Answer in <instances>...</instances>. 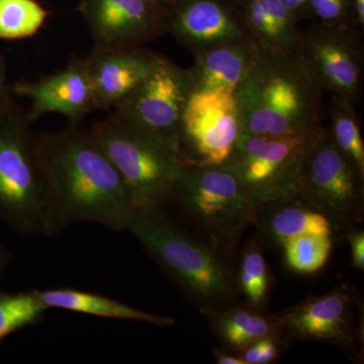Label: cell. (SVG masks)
<instances>
[{
	"label": "cell",
	"mask_w": 364,
	"mask_h": 364,
	"mask_svg": "<svg viewBox=\"0 0 364 364\" xmlns=\"http://www.w3.org/2000/svg\"><path fill=\"white\" fill-rule=\"evenodd\" d=\"M306 18L336 30L363 31L358 26L353 0H310Z\"/></svg>",
	"instance_id": "27"
},
{
	"label": "cell",
	"mask_w": 364,
	"mask_h": 364,
	"mask_svg": "<svg viewBox=\"0 0 364 364\" xmlns=\"http://www.w3.org/2000/svg\"><path fill=\"white\" fill-rule=\"evenodd\" d=\"M188 69L158 54L148 75L112 112V116L179 147L182 116L191 93Z\"/></svg>",
	"instance_id": "9"
},
{
	"label": "cell",
	"mask_w": 364,
	"mask_h": 364,
	"mask_svg": "<svg viewBox=\"0 0 364 364\" xmlns=\"http://www.w3.org/2000/svg\"><path fill=\"white\" fill-rule=\"evenodd\" d=\"M279 340L265 337L246 347L241 358L246 364L272 363L279 356Z\"/></svg>",
	"instance_id": "28"
},
{
	"label": "cell",
	"mask_w": 364,
	"mask_h": 364,
	"mask_svg": "<svg viewBox=\"0 0 364 364\" xmlns=\"http://www.w3.org/2000/svg\"><path fill=\"white\" fill-rule=\"evenodd\" d=\"M47 310L36 291L21 294L0 291V341L11 333L35 324Z\"/></svg>",
	"instance_id": "25"
},
{
	"label": "cell",
	"mask_w": 364,
	"mask_h": 364,
	"mask_svg": "<svg viewBox=\"0 0 364 364\" xmlns=\"http://www.w3.org/2000/svg\"><path fill=\"white\" fill-rule=\"evenodd\" d=\"M38 141L46 176L45 235L80 222L127 230L135 203L92 132L71 126Z\"/></svg>",
	"instance_id": "1"
},
{
	"label": "cell",
	"mask_w": 364,
	"mask_h": 364,
	"mask_svg": "<svg viewBox=\"0 0 364 364\" xmlns=\"http://www.w3.org/2000/svg\"><path fill=\"white\" fill-rule=\"evenodd\" d=\"M127 230L205 311L233 298V279L220 256L184 233L160 205L136 208Z\"/></svg>",
	"instance_id": "3"
},
{
	"label": "cell",
	"mask_w": 364,
	"mask_h": 364,
	"mask_svg": "<svg viewBox=\"0 0 364 364\" xmlns=\"http://www.w3.org/2000/svg\"><path fill=\"white\" fill-rule=\"evenodd\" d=\"M242 133L235 93L193 91L182 116L179 147L186 164L221 166Z\"/></svg>",
	"instance_id": "11"
},
{
	"label": "cell",
	"mask_w": 364,
	"mask_h": 364,
	"mask_svg": "<svg viewBox=\"0 0 364 364\" xmlns=\"http://www.w3.org/2000/svg\"><path fill=\"white\" fill-rule=\"evenodd\" d=\"M169 198L213 244L227 249L236 245L258 208L238 179L221 166L184 165Z\"/></svg>",
	"instance_id": "7"
},
{
	"label": "cell",
	"mask_w": 364,
	"mask_h": 364,
	"mask_svg": "<svg viewBox=\"0 0 364 364\" xmlns=\"http://www.w3.org/2000/svg\"><path fill=\"white\" fill-rule=\"evenodd\" d=\"M260 46L251 37L218 46L196 55L188 69L193 91H236L259 61Z\"/></svg>",
	"instance_id": "17"
},
{
	"label": "cell",
	"mask_w": 364,
	"mask_h": 364,
	"mask_svg": "<svg viewBox=\"0 0 364 364\" xmlns=\"http://www.w3.org/2000/svg\"><path fill=\"white\" fill-rule=\"evenodd\" d=\"M355 6L356 18L359 28L363 30L364 26V0H353Z\"/></svg>",
	"instance_id": "33"
},
{
	"label": "cell",
	"mask_w": 364,
	"mask_h": 364,
	"mask_svg": "<svg viewBox=\"0 0 364 364\" xmlns=\"http://www.w3.org/2000/svg\"><path fill=\"white\" fill-rule=\"evenodd\" d=\"M239 284L242 293L253 308L264 303L268 289L267 262L257 249H249L242 258Z\"/></svg>",
	"instance_id": "26"
},
{
	"label": "cell",
	"mask_w": 364,
	"mask_h": 364,
	"mask_svg": "<svg viewBox=\"0 0 364 364\" xmlns=\"http://www.w3.org/2000/svg\"><path fill=\"white\" fill-rule=\"evenodd\" d=\"M249 35L263 51L291 53L299 38V21L280 0H235Z\"/></svg>",
	"instance_id": "18"
},
{
	"label": "cell",
	"mask_w": 364,
	"mask_h": 364,
	"mask_svg": "<svg viewBox=\"0 0 364 364\" xmlns=\"http://www.w3.org/2000/svg\"><path fill=\"white\" fill-rule=\"evenodd\" d=\"M353 294L346 287L314 296L277 318L282 335L301 341L328 342L351 347L358 339L354 326Z\"/></svg>",
	"instance_id": "14"
},
{
	"label": "cell",
	"mask_w": 364,
	"mask_h": 364,
	"mask_svg": "<svg viewBox=\"0 0 364 364\" xmlns=\"http://www.w3.org/2000/svg\"><path fill=\"white\" fill-rule=\"evenodd\" d=\"M298 198L332 225L363 219L364 173L337 147L326 128L304 162Z\"/></svg>",
	"instance_id": "8"
},
{
	"label": "cell",
	"mask_w": 364,
	"mask_h": 364,
	"mask_svg": "<svg viewBox=\"0 0 364 364\" xmlns=\"http://www.w3.org/2000/svg\"><path fill=\"white\" fill-rule=\"evenodd\" d=\"M310 0H280L296 21L306 20Z\"/></svg>",
	"instance_id": "30"
},
{
	"label": "cell",
	"mask_w": 364,
	"mask_h": 364,
	"mask_svg": "<svg viewBox=\"0 0 364 364\" xmlns=\"http://www.w3.org/2000/svg\"><path fill=\"white\" fill-rule=\"evenodd\" d=\"M348 241L351 248L352 264L356 269L364 270V233L363 231L354 232L348 235Z\"/></svg>",
	"instance_id": "29"
},
{
	"label": "cell",
	"mask_w": 364,
	"mask_h": 364,
	"mask_svg": "<svg viewBox=\"0 0 364 364\" xmlns=\"http://www.w3.org/2000/svg\"><path fill=\"white\" fill-rule=\"evenodd\" d=\"M323 93L294 52L262 50L235 91L242 133L282 136L318 126Z\"/></svg>",
	"instance_id": "2"
},
{
	"label": "cell",
	"mask_w": 364,
	"mask_h": 364,
	"mask_svg": "<svg viewBox=\"0 0 364 364\" xmlns=\"http://www.w3.org/2000/svg\"><path fill=\"white\" fill-rule=\"evenodd\" d=\"M16 92L28 98V121H37L46 114H62L76 126L88 114L97 109L85 58H74L64 70L44 76L33 82L16 86Z\"/></svg>",
	"instance_id": "15"
},
{
	"label": "cell",
	"mask_w": 364,
	"mask_h": 364,
	"mask_svg": "<svg viewBox=\"0 0 364 364\" xmlns=\"http://www.w3.org/2000/svg\"><path fill=\"white\" fill-rule=\"evenodd\" d=\"M159 1H161L162 4H165V6H170V4H172V2L174 1V0H159Z\"/></svg>",
	"instance_id": "34"
},
{
	"label": "cell",
	"mask_w": 364,
	"mask_h": 364,
	"mask_svg": "<svg viewBox=\"0 0 364 364\" xmlns=\"http://www.w3.org/2000/svg\"><path fill=\"white\" fill-rule=\"evenodd\" d=\"M166 33L193 56L251 37L235 0H174L167 11Z\"/></svg>",
	"instance_id": "13"
},
{
	"label": "cell",
	"mask_w": 364,
	"mask_h": 364,
	"mask_svg": "<svg viewBox=\"0 0 364 364\" xmlns=\"http://www.w3.org/2000/svg\"><path fill=\"white\" fill-rule=\"evenodd\" d=\"M48 16L36 0H0V39L32 37L44 26Z\"/></svg>",
	"instance_id": "23"
},
{
	"label": "cell",
	"mask_w": 364,
	"mask_h": 364,
	"mask_svg": "<svg viewBox=\"0 0 364 364\" xmlns=\"http://www.w3.org/2000/svg\"><path fill=\"white\" fill-rule=\"evenodd\" d=\"M217 336L230 348L243 351L249 345L265 337L279 340L280 331L277 318L265 317L246 308L205 311Z\"/></svg>",
	"instance_id": "21"
},
{
	"label": "cell",
	"mask_w": 364,
	"mask_h": 364,
	"mask_svg": "<svg viewBox=\"0 0 364 364\" xmlns=\"http://www.w3.org/2000/svg\"><path fill=\"white\" fill-rule=\"evenodd\" d=\"M324 130L321 124L282 136L241 133L221 167L238 179L257 207L289 202L298 198L304 162Z\"/></svg>",
	"instance_id": "4"
},
{
	"label": "cell",
	"mask_w": 364,
	"mask_h": 364,
	"mask_svg": "<svg viewBox=\"0 0 364 364\" xmlns=\"http://www.w3.org/2000/svg\"><path fill=\"white\" fill-rule=\"evenodd\" d=\"M261 232L282 246L294 237L305 234L331 235L332 223L317 210L296 198L289 202L261 205L256 210Z\"/></svg>",
	"instance_id": "19"
},
{
	"label": "cell",
	"mask_w": 364,
	"mask_h": 364,
	"mask_svg": "<svg viewBox=\"0 0 364 364\" xmlns=\"http://www.w3.org/2000/svg\"><path fill=\"white\" fill-rule=\"evenodd\" d=\"M157 53L148 48H93L85 60L97 109H114L148 75Z\"/></svg>",
	"instance_id": "16"
},
{
	"label": "cell",
	"mask_w": 364,
	"mask_h": 364,
	"mask_svg": "<svg viewBox=\"0 0 364 364\" xmlns=\"http://www.w3.org/2000/svg\"><path fill=\"white\" fill-rule=\"evenodd\" d=\"M215 359L217 363L220 364H246L242 358L231 355V354H225L222 351L215 349Z\"/></svg>",
	"instance_id": "32"
},
{
	"label": "cell",
	"mask_w": 364,
	"mask_h": 364,
	"mask_svg": "<svg viewBox=\"0 0 364 364\" xmlns=\"http://www.w3.org/2000/svg\"><path fill=\"white\" fill-rule=\"evenodd\" d=\"M90 131L123 177L136 208L160 205L168 200L186 165L178 148L122 123L112 114Z\"/></svg>",
	"instance_id": "5"
},
{
	"label": "cell",
	"mask_w": 364,
	"mask_h": 364,
	"mask_svg": "<svg viewBox=\"0 0 364 364\" xmlns=\"http://www.w3.org/2000/svg\"><path fill=\"white\" fill-rule=\"evenodd\" d=\"M328 112L333 141L364 173V143L353 102L331 95Z\"/></svg>",
	"instance_id": "22"
},
{
	"label": "cell",
	"mask_w": 364,
	"mask_h": 364,
	"mask_svg": "<svg viewBox=\"0 0 364 364\" xmlns=\"http://www.w3.org/2000/svg\"><path fill=\"white\" fill-rule=\"evenodd\" d=\"M78 11L95 47H142L166 33L168 6L159 0H80Z\"/></svg>",
	"instance_id": "12"
},
{
	"label": "cell",
	"mask_w": 364,
	"mask_h": 364,
	"mask_svg": "<svg viewBox=\"0 0 364 364\" xmlns=\"http://www.w3.org/2000/svg\"><path fill=\"white\" fill-rule=\"evenodd\" d=\"M360 31L336 30L312 23L299 31L294 53L323 92L361 100L364 57Z\"/></svg>",
	"instance_id": "10"
},
{
	"label": "cell",
	"mask_w": 364,
	"mask_h": 364,
	"mask_svg": "<svg viewBox=\"0 0 364 364\" xmlns=\"http://www.w3.org/2000/svg\"><path fill=\"white\" fill-rule=\"evenodd\" d=\"M28 114H0V214L26 234L45 235L46 176Z\"/></svg>",
	"instance_id": "6"
},
{
	"label": "cell",
	"mask_w": 364,
	"mask_h": 364,
	"mask_svg": "<svg viewBox=\"0 0 364 364\" xmlns=\"http://www.w3.org/2000/svg\"><path fill=\"white\" fill-rule=\"evenodd\" d=\"M36 294L41 303L47 309H62L70 312L87 314L97 317L140 321L161 327L171 326L176 323L174 318L144 312L107 296L77 289H48L37 291Z\"/></svg>",
	"instance_id": "20"
},
{
	"label": "cell",
	"mask_w": 364,
	"mask_h": 364,
	"mask_svg": "<svg viewBox=\"0 0 364 364\" xmlns=\"http://www.w3.org/2000/svg\"><path fill=\"white\" fill-rule=\"evenodd\" d=\"M282 247L291 269L310 274L320 270L329 259L332 250L331 235H301L289 239Z\"/></svg>",
	"instance_id": "24"
},
{
	"label": "cell",
	"mask_w": 364,
	"mask_h": 364,
	"mask_svg": "<svg viewBox=\"0 0 364 364\" xmlns=\"http://www.w3.org/2000/svg\"><path fill=\"white\" fill-rule=\"evenodd\" d=\"M11 107V100H9V95H7L4 62H2L1 57H0V114L6 112Z\"/></svg>",
	"instance_id": "31"
}]
</instances>
